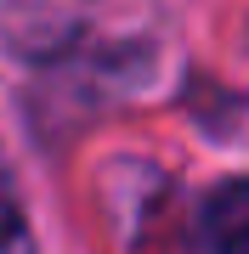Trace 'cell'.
<instances>
[{"instance_id": "cell-1", "label": "cell", "mask_w": 249, "mask_h": 254, "mask_svg": "<svg viewBox=\"0 0 249 254\" xmlns=\"http://www.w3.org/2000/svg\"><path fill=\"white\" fill-rule=\"evenodd\" d=\"M204 237L215 254H249V175L221 181L204 203Z\"/></svg>"}, {"instance_id": "cell-2", "label": "cell", "mask_w": 249, "mask_h": 254, "mask_svg": "<svg viewBox=\"0 0 249 254\" xmlns=\"http://www.w3.org/2000/svg\"><path fill=\"white\" fill-rule=\"evenodd\" d=\"M0 254H34V237L11 203H0Z\"/></svg>"}]
</instances>
